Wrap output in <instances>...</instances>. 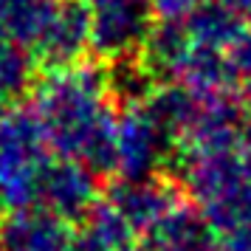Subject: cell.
Instances as JSON below:
<instances>
[{"label": "cell", "instance_id": "obj_3", "mask_svg": "<svg viewBox=\"0 0 251 251\" xmlns=\"http://www.w3.org/2000/svg\"><path fill=\"white\" fill-rule=\"evenodd\" d=\"M54 150L31 107H12L0 119V209H31Z\"/></svg>", "mask_w": 251, "mask_h": 251}, {"label": "cell", "instance_id": "obj_4", "mask_svg": "<svg viewBox=\"0 0 251 251\" xmlns=\"http://www.w3.org/2000/svg\"><path fill=\"white\" fill-rule=\"evenodd\" d=\"M172 158L175 141L147 110V104H122V110H116L113 175L119 181H141L161 175Z\"/></svg>", "mask_w": 251, "mask_h": 251}, {"label": "cell", "instance_id": "obj_15", "mask_svg": "<svg viewBox=\"0 0 251 251\" xmlns=\"http://www.w3.org/2000/svg\"><path fill=\"white\" fill-rule=\"evenodd\" d=\"M228 57H231V65H234V74H237V93L240 102H243V110L251 113V31H246L234 43Z\"/></svg>", "mask_w": 251, "mask_h": 251}, {"label": "cell", "instance_id": "obj_20", "mask_svg": "<svg viewBox=\"0 0 251 251\" xmlns=\"http://www.w3.org/2000/svg\"><path fill=\"white\" fill-rule=\"evenodd\" d=\"M249 23H251V12H249Z\"/></svg>", "mask_w": 251, "mask_h": 251}, {"label": "cell", "instance_id": "obj_14", "mask_svg": "<svg viewBox=\"0 0 251 251\" xmlns=\"http://www.w3.org/2000/svg\"><path fill=\"white\" fill-rule=\"evenodd\" d=\"M37 62L25 48L0 40V119L34 88Z\"/></svg>", "mask_w": 251, "mask_h": 251}, {"label": "cell", "instance_id": "obj_10", "mask_svg": "<svg viewBox=\"0 0 251 251\" xmlns=\"http://www.w3.org/2000/svg\"><path fill=\"white\" fill-rule=\"evenodd\" d=\"M147 246L152 251H215L217 231L201 215V209L183 198L172 206L155 226L147 231Z\"/></svg>", "mask_w": 251, "mask_h": 251}, {"label": "cell", "instance_id": "obj_17", "mask_svg": "<svg viewBox=\"0 0 251 251\" xmlns=\"http://www.w3.org/2000/svg\"><path fill=\"white\" fill-rule=\"evenodd\" d=\"M215 251H251V217L246 223L234 226L231 231L220 234Z\"/></svg>", "mask_w": 251, "mask_h": 251}, {"label": "cell", "instance_id": "obj_18", "mask_svg": "<svg viewBox=\"0 0 251 251\" xmlns=\"http://www.w3.org/2000/svg\"><path fill=\"white\" fill-rule=\"evenodd\" d=\"M237 155H240V161H243V167H246V172H249V178H251V125H243V130H240Z\"/></svg>", "mask_w": 251, "mask_h": 251}, {"label": "cell", "instance_id": "obj_16", "mask_svg": "<svg viewBox=\"0 0 251 251\" xmlns=\"http://www.w3.org/2000/svg\"><path fill=\"white\" fill-rule=\"evenodd\" d=\"M203 0H152L155 20H186Z\"/></svg>", "mask_w": 251, "mask_h": 251}, {"label": "cell", "instance_id": "obj_6", "mask_svg": "<svg viewBox=\"0 0 251 251\" xmlns=\"http://www.w3.org/2000/svg\"><path fill=\"white\" fill-rule=\"evenodd\" d=\"M96 178L99 175L88 164L65 158V155H54L43 172L37 206L65 217L71 223L82 220L91 212V206L99 201V181Z\"/></svg>", "mask_w": 251, "mask_h": 251}, {"label": "cell", "instance_id": "obj_12", "mask_svg": "<svg viewBox=\"0 0 251 251\" xmlns=\"http://www.w3.org/2000/svg\"><path fill=\"white\" fill-rule=\"evenodd\" d=\"M186 34L195 46L203 48H215V51H231L234 43L246 34V23H243V14L226 9L223 3L217 0H203L198 9H195L186 20Z\"/></svg>", "mask_w": 251, "mask_h": 251}, {"label": "cell", "instance_id": "obj_1", "mask_svg": "<svg viewBox=\"0 0 251 251\" xmlns=\"http://www.w3.org/2000/svg\"><path fill=\"white\" fill-rule=\"evenodd\" d=\"M116 99L107 71L96 62L51 68L34 82V102L46 138L57 155L88 164L96 175H113Z\"/></svg>", "mask_w": 251, "mask_h": 251}, {"label": "cell", "instance_id": "obj_13", "mask_svg": "<svg viewBox=\"0 0 251 251\" xmlns=\"http://www.w3.org/2000/svg\"><path fill=\"white\" fill-rule=\"evenodd\" d=\"M57 0H0V40L31 54Z\"/></svg>", "mask_w": 251, "mask_h": 251}, {"label": "cell", "instance_id": "obj_5", "mask_svg": "<svg viewBox=\"0 0 251 251\" xmlns=\"http://www.w3.org/2000/svg\"><path fill=\"white\" fill-rule=\"evenodd\" d=\"M91 17V48L102 62L136 57L155 23L152 0H82Z\"/></svg>", "mask_w": 251, "mask_h": 251}, {"label": "cell", "instance_id": "obj_11", "mask_svg": "<svg viewBox=\"0 0 251 251\" xmlns=\"http://www.w3.org/2000/svg\"><path fill=\"white\" fill-rule=\"evenodd\" d=\"M170 82H181V85H186L189 91L201 93V96L237 93V74H234L231 57L226 51L203 48V46H195V43L178 62Z\"/></svg>", "mask_w": 251, "mask_h": 251}, {"label": "cell", "instance_id": "obj_9", "mask_svg": "<svg viewBox=\"0 0 251 251\" xmlns=\"http://www.w3.org/2000/svg\"><path fill=\"white\" fill-rule=\"evenodd\" d=\"M74 237L71 220L43 206L14 209L0 220V251H68Z\"/></svg>", "mask_w": 251, "mask_h": 251}, {"label": "cell", "instance_id": "obj_19", "mask_svg": "<svg viewBox=\"0 0 251 251\" xmlns=\"http://www.w3.org/2000/svg\"><path fill=\"white\" fill-rule=\"evenodd\" d=\"M217 3H223L226 9H231V12H237V14L251 12V0H217Z\"/></svg>", "mask_w": 251, "mask_h": 251}, {"label": "cell", "instance_id": "obj_8", "mask_svg": "<svg viewBox=\"0 0 251 251\" xmlns=\"http://www.w3.org/2000/svg\"><path fill=\"white\" fill-rule=\"evenodd\" d=\"M104 201L125 217L127 226L133 228V234L147 237L150 228L155 226L172 206H178L183 201V189L181 183L170 181L161 172V175L141 178V181H116Z\"/></svg>", "mask_w": 251, "mask_h": 251}, {"label": "cell", "instance_id": "obj_7", "mask_svg": "<svg viewBox=\"0 0 251 251\" xmlns=\"http://www.w3.org/2000/svg\"><path fill=\"white\" fill-rule=\"evenodd\" d=\"M91 48V17L82 0H57L43 34L31 48V59L48 71L82 62Z\"/></svg>", "mask_w": 251, "mask_h": 251}, {"label": "cell", "instance_id": "obj_2", "mask_svg": "<svg viewBox=\"0 0 251 251\" xmlns=\"http://www.w3.org/2000/svg\"><path fill=\"white\" fill-rule=\"evenodd\" d=\"M181 189L220 234L251 217V178L237 147L181 158Z\"/></svg>", "mask_w": 251, "mask_h": 251}]
</instances>
